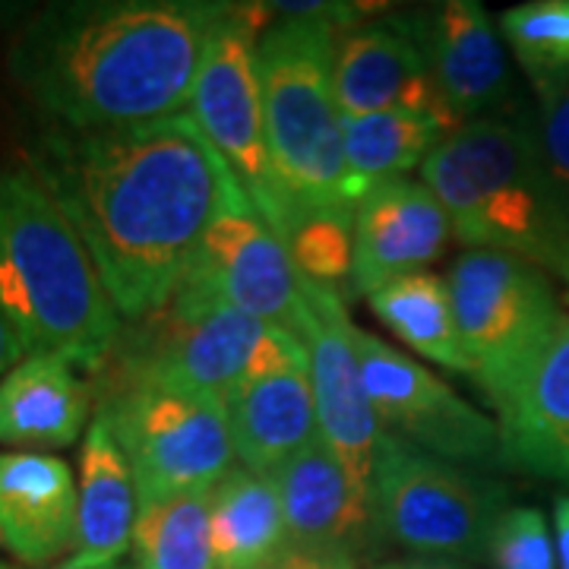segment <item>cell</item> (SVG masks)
<instances>
[{"instance_id": "35", "label": "cell", "mask_w": 569, "mask_h": 569, "mask_svg": "<svg viewBox=\"0 0 569 569\" xmlns=\"http://www.w3.org/2000/svg\"><path fill=\"white\" fill-rule=\"evenodd\" d=\"M0 569H17V567H10V563H0ZM54 569H80V567H70V563H61V567H54ZM99 569H123L121 563L118 567H99Z\"/></svg>"}, {"instance_id": "37", "label": "cell", "mask_w": 569, "mask_h": 569, "mask_svg": "<svg viewBox=\"0 0 569 569\" xmlns=\"http://www.w3.org/2000/svg\"><path fill=\"white\" fill-rule=\"evenodd\" d=\"M0 563H3V560H0Z\"/></svg>"}, {"instance_id": "16", "label": "cell", "mask_w": 569, "mask_h": 569, "mask_svg": "<svg viewBox=\"0 0 569 569\" xmlns=\"http://www.w3.org/2000/svg\"><path fill=\"white\" fill-rule=\"evenodd\" d=\"M411 26L456 121H488L512 102L516 89L503 36L481 3L449 0L411 17Z\"/></svg>"}, {"instance_id": "11", "label": "cell", "mask_w": 569, "mask_h": 569, "mask_svg": "<svg viewBox=\"0 0 569 569\" xmlns=\"http://www.w3.org/2000/svg\"><path fill=\"white\" fill-rule=\"evenodd\" d=\"M301 295H305L301 339L310 358V387L317 402L320 437L339 456L351 485L370 503L373 462H377L383 425L367 396L361 351H358V326L348 317L342 291L301 276Z\"/></svg>"}, {"instance_id": "8", "label": "cell", "mask_w": 569, "mask_h": 569, "mask_svg": "<svg viewBox=\"0 0 569 569\" xmlns=\"http://www.w3.org/2000/svg\"><path fill=\"white\" fill-rule=\"evenodd\" d=\"M507 509L503 485L383 430L373 462L370 516L377 531L399 548L485 560L493 526Z\"/></svg>"}, {"instance_id": "22", "label": "cell", "mask_w": 569, "mask_h": 569, "mask_svg": "<svg viewBox=\"0 0 569 569\" xmlns=\"http://www.w3.org/2000/svg\"><path fill=\"white\" fill-rule=\"evenodd\" d=\"M89 408V387L67 358L26 355L0 380V443L26 452L73 447Z\"/></svg>"}, {"instance_id": "13", "label": "cell", "mask_w": 569, "mask_h": 569, "mask_svg": "<svg viewBox=\"0 0 569 569\" xmlns=\"http://www.w3.org/2000/svg\"><path fill=\"white\" fill-rule=\"evenodd\" d=\"M183 284L244 310L247 317L301 336V272L288 244L253 206L224 212L206 231Z\"/></svg>"}, {"instance_id": "7", "label": "cell", "mask_w": 569, "mask_h": 569, "mask_svg": "<svg viewBox=\"0 0 569 569\" xmlns=\"http://www.w3.org/2000/svg\"><path fill=\"white\" fill-rule=\"evenodd\" d=\"M99 418L123 449L142 503L216 490L231 475L234 443L219 399L118 377Z\"/></svg>"}, {"instance_id": "32", "label": "cell", "mask_w": 569, "mask_h": 569, "mask_svg": "<svg viewBox=\"0 0 569 569\" xmlns=\"http://www.w3.org/2000/svg\"><path fill=\"white\" fill-rule=\"evenodd\" d=\"M22 358H26V351H22L13 326L7 323V317L0 313V380H3L13 367L20 365Z\"/></svg>"}, {"instance_id": "5", "label": "cell", "mask_w": 569, "mask_h": 569, "mask_svg": "<svg viewBox=\"0 0 569 569\" xmlns=\"http://www.w3.org/2000/svg\"><path fill=\"white\" fill-rule=\"evenodd\" d=\"M282 20L257 39L263 114L276 178L295 222L317 216L355 219V193L346 164V114L336 99L342 7L288 3ZM298 231V228H295Z\"/></svg>"}, {"instance_id": "12", "label": "cell", "mask_w": 569, "mask_h": 569, "mask_svg": "<svg viewBox=\"0 0 569 569\" xmlns=\"http://www.w3.org/2000/svg\"><path fill=\"white\" fill-rule=\"evenodd\" d=\"M365 387L380 425L447 462H503L500 425L399 348L358 329Z\"/></svg>"}, {"instance_id": "6", "label": "cell", "mask_w": 569, "mask_h": 569, "mask_svg": "<svg viewBox=\"0 0 569 569\" xmlns=\"http://www.w3.org/2000/svg\"><path fill=\"white\" fill-rule=\"evenodd\" d=\"M447 284L468 377L500 411L563 323L548 272L497 250H466Z\"/></svg>"}, {"instance_id": "19", "label": "cell", "mask_w": 569, "mask_h": 569, "mask_svg": "<svg viewBox=\"0 0 569 569\" xmlns=\"http://www.w3.org/2000/svg\"><path fill=\"white\" fill-rule=\"evenodd\" d=\"M497 415L507 466L569 485V317Z\"/></svg>"}, {"instance_id": "4", "label": "cell", "mask_w": 569, "mask_h": 569, "mask_svg": "<svg viewBox=\"0 0 569 569\" xmlns=\"http://www.w3.org/2000/svg\"><path fill=\"white\" fill-rule=\"evenodd\" d=\"M421 181L468 250L509 253L569 282V206L526 123H462L427 156Z\"/></svg>"}, {"instance_id": "1", "label": "cell", "mask_w": 569, "mask_h": 569, "mask_svg": "<svg viewBox=\"0 0 569 569\" xmlns=\"http://www.w3.org/2000/svg\"><path fill=\"white\" fill-rule=\"evenodd\" d=\"M26 164L73 222L130 323L178 295L224 212L253 206L190 114L108 130L48 127Z\"/></svg>"}, {"instance_id": "33", "label": "cell", "mask_w": 569, "mask_h": 569, "mask_svg": "<svg viewBox=\"0 0 569 569\" xmlns=\"http://www.w3.org/2000/svg\"><path fill=\"white\" fill-rule=\"evenodd\" d=\"M553 526H557V560H560V569H569V497L557 500Z\"/></svg>"}, {"instance_id": "27", "label": "cell", "mask_w": 569, "mask_h": 569, "mask_svg": "<svg viewBox=\"0 0 569 569\" xmlns=\"http://www.w3.org/2000/svg\"><path fill=\"white\" fill-rule=\"evenodd\" d=\"M500 32L529 73L545 104L569 89V0H531L512 7Z\"/></svg>"}, {"instance_id": "24", "label": "cell", "mask_w": 569, "mask_h": 569, "mask_svg": "<svg viewBox=\"0 0 569 569\" xmlns=\"http://www.w3.org/2000/svg\"><path fill=\"white\" fill-rule=\"evenodd\" d=\"M459 127L462 123L415 111L346 118V164L355 203L377 183L408 178V171L421 168L427 156Z\"/></svg>"}, {"instance_id": "28", "label": "cell", "mask_w": 569, "mask_h": 569, "mask_svg": "<svg viewBox=\"0 0 569 569\" xmlns=\"http://www.w3.org/2000/svg\"><path fill=\"white\" fill-rule=\"evenodd\" d=\"M291 260L310 282L336 288L351 282L355 260V219L348 216H317L298 224L288 241Z\"/></svg>"}, {"instance_id": "14", "label": "cell", "mask_w": 569, "mask_h": 569, "mask_svg": "<svg viewBox=\"0 0 569 569\" xmlns=\"http://www.w3.org/2000/svg\"><path fill=\"white\" fill-rule=\"evenodd\" d=\"M332 77L346 118L415 111L456 121L408 17H389L342 32L336 44Z\"/></svg>"}, {"instance_id": "25", "label": "cell", "mask_w": 569, "mask_h": 569, "mask_svg": "<svg viewBox=\"0 0 569 569\" xmlns=\"http://www.w3.org/2000/svg\"><path fill=\"white\" fill-rule=\"evenodd\" d=\"M367 305L399 342H406L421 358L456 373H471L466 348L459 339L447 279L427 269L415 276H402L396 282L377 288L367 298Z\"/></svg>"}, {"instance_id": "20", "label": "cell", "mask_w": 569, "mask_h": 569, "mask_svg": "<svg viewBox=\"0 0 569 569\" xmlns=\"http://www.w3.org/2000/svg\"><path fill=\"white\" fill-rule=\"evenodd\" d=\"M291 548L351 550L373 526L370 503L351 485L339 456L317 437L272 475Z\"/></svg>"}, {"instance_id": "18", "label": "cell", "mask_w": 569, "mask_h": 569, "mask_svg": "<svg viewBox=\"0 0 569 569\" xmlns=\"http://www.w3.org/2000/svg\"><path fill=\"white\" fill-rule=\"evenodd\" d=\"M80 488L63 459L0 452V548L22 567H51L77 541Z\"/></svg>"}, {"instance_id": "31", "label": "cell", "mask_w": 569, "mask_h": 569, "mask_svg": "<svg viewBox=\"0 0 569 569\" xmlns=\"http://www.w3.org/2000/svg\"><path fill=\"white\" fill-rule=\"evenodd\" d=\"M276 569H358L355 553L342 548H291Z\"/></svg>"}, {"instance_id": "15", "label": "cell", "mask_w": 569, "mask_h": 569, "mask_svg": "<svg viewBox=\"0 0 569 569\" xmlns=\"http://www.w3.org/2000/svg\"><path fill=\"white\" fill-rule=\"evenodd\" d=\"M452 224L443 203L425 181L392 178L370 187L355 206L351 295L370 298L402 276L425 272L443 257Z\"/></svg>"}, {"instance_id": "34", "label": "cell", "mask_w": 569, "mask_h": 569, "mask_svg": "<svg viewBox=\"0 0 569 569\" xmlns=\"http://www.w3.org/2000/svg\"><path fill=\"white\" fill-rule=\"evenodd\" d=\"M406 569H466V567H459L456 560H440V557H430V560H411V563H406Z\"/></svg>"}, {"instance_id": "26", "label": "cell", "mask_w": 569, "mask_h": 569, "mask_svg": "<svg viewBox=\"0 0 569 569\" xmlns=\"http://www.w3.org/2000/svg\"><path fill=\"white\" fill-rule=\"evenodd\" d=\"M133 557L140 569H219L212 548V490L142 503Z\"/></svg>"}, {"instance_id": "2", "label": "cell", "mask_w": 569, "mask_h": 569, "mask_svg": "<svg viewBox=\"0 0 569 569\" xmlns=\"http://www.w3.org/2000/svg\"><path fill=\"white\" fill-rule=\"evenodd\" d=\"M234 3L80 0L51 3L20 29L7 70L67 130H108L190 111L216 32Z\"/></svg>"}, {"instance_id": "10", "label": "cell", "mask_w": 569, "mask_h": 569, "mask_svg": "<svg viewBox=\"0 0 569 569\" xmlns=\"http://www.w3.org/2000/svg\"><path fill=\"white\" fill-rule=\"evenodd\" d=\"M140 326V336L123 351L118 377L219 402L257 370L272 329H279L190 284H181L178 295Z\"/></svg>"}, {"instance_id": "23", "label": "cell", "mask_w": 569, "mask_h": 569, "mask_svg": "<svg viewBox=\"0 0 569 569\" xmlns=\"http://www.w3.org/2000/svg\"><path fill=\"white\" fill-rule=\"evenodd\" d=\"M212 548L219 569H276L291 550L282 500L269 475L231 468L212 490Z\"/></svg>"}, {"instance_id": "30", "label": "cell", "mask_w": 569, "mask_h": 569, "mask_svg": "<svg viewBox=\"0 0 569 569\" xmlns=\"http://www.w3.org/2000/svg\"><path fill=\"white\" fill-rule=\"evenodd\" d=\"M538 140H541V152H545L550 174L569 206V89L545 104Z\"/></svg>"}, {"instance_id": "3", "label": "cell", "mask_w": 569, "mask_h": 569, "mask_svg": "<svg viewBox=\"0 0 569 569\" xmlns=\"http://www.w3.org/2000/svg\"><path fill=\"white\" fill-rule=\"evenodd\" d=\"M0 313L26 355L99 370L121 342V313L89 247L29 164L0 171Z\"/></svg>"}, {"instance_id": "29", "label": "cell", "mask_w": 569, "mask_h": 569, "mask_svg": "<svg viewBox=\"0 0 569 569\" xmlns=\"http://www.w3.org/2000/svg\"><path fill=\"white\" fill-rule=\"evenodd\" d=\"M488 560L493 569H557L548 519L531 507H509L493 526Z\"/></svg>"}, {"instance_id": "36", "label": "cell", "mask_w": 569, "mask_h": 569, "mask_svg": "<svg viewBox=\"0 0 569 569\" xmlns=\"http://www.w3.org/2000/svg\"><path fill=\"white\" fill-rule=\"evenodd\" d=\"M377 569H406V563H387V567H377Z\"/></svg>"}, {"instance_id": "17", "label": "cell", "mask_w": 569, "mask_h": 569, "mask_svg": "<svg viewBox=\"0 0 569 569\" xmlns=\"http://www.w3.org/2000/svg\"><path fill=\"white\" fill-rule=\"evenodd\" d=\"M222 406L234 456L257 475H272L320 437L307 355L257 370Z\"/></svg>"}, {"instance_id": "21", "label": "cell", "mask_w": 569, "mask_h": 569, "mask_svg": "<svg viewBox=\"0 0 569 569\" xmlns=\"http://www.w3.org/2000/svg\"><path fill=\"white\" fill-rule=\"evenodd\" d=\"M140 516V493L130 462L118 447L111 427L96 415L80 452V500L77 541L63 563L80 569L118 567L133 550V529Z\"/></svg>"}, {"instance_id": "9", "label": "cell", "mask_w": 569, "mask_h": 569, "mask_svg": "<svg viewBox=\"0 0 569 569\" xmlns=\"http://www.w3.org/2000/svg\"><path fill=\"white\" fill-rule=\"evenodd\" d=\"M257 39V13L234 7L212 39L187 114L219 149L260 219L288 244L298 222L269 156Z\"/></svg>"}]
</instances>
